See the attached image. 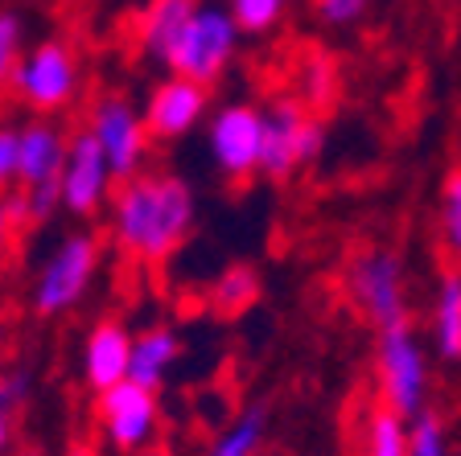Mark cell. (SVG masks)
Listing matches in <instances>:
<instances>
[{"label": "cell", "instance_id": "obj_1", "mask_svg": "<svg viewBox=\"0 0 461 456\" xmlns=\"http://www.w3.org/2000/svg\"><path fill=\"white\" fill-rule=\"evenodd\" d=\"M198 222V198L177 173L144 169L115 185L107 206V238L132 264H165L182 251Z\"/></svg>", "mask_w": 461, "mask_h": 456}, {"label": "cell", "instance_id": "obj_2", "mask_svg": "<svg viewBox=\"0 0 461 456\" xmlns=\"http://www.w3.org/2000/svg\"><path fill=\"white\" fill-rule=\"evenodd\" d=\"M99 259H104V243L95 230H67L33 272V288H29L33 313L62 317L78 308L99 276Z\"/></svg>", "mask_w": 461, "mask_h": 456}, {"label": "cell", "instance_id": "obj_3", "mask_svg": "<svg viewBox=\"0 0 461 456\" xmlns=\"http://www.w3.org/2000/svg\"><path fill=\"white\" fill-rule=\"evenodd\" d=\"M375 387H379V407L403 416L408 424L429 411V353H424L420 333L408 321L379 329V342H375Z\"/></svg>", "mask_w": 461, "mask_h": 456}, {"label": "cell", "instance_id": "obj_4", "mask_svg": "<svg viewBox=\"0 0 461 456\" xmlns=\"http://www.w3.org/2000/svg\"><path fill=\"white\" fill-rule=\"evenodd\" d=\"M83 86V70H78V54L70 41L62 38H41L25 49L17 75H13V95L38 120H54V115L70 112Z\"/></svg>", "mask_w": 461, "mask_h": 456}, {"label": "cell", "instance_id": "obj_5", "mask_svg": "<svg viewBox=\"0 0 461 456\" xmlns=\"http://www.w3.org/2000/svg\"><path fill=\"white\" fill-rule=\"evenodd\" d=\"M240 41H243V29L240 21L230 17L227 0L222 4L219 0H198V9H194L185 33L177 38V46H173L165 70L214 86L230 70V62L240 54Z\"/></svg>", "mask_w": 461, "mask_h": 456}, {"label": "cell", "instance_id": "obj_6", "mask_svg": "<svg viewBox=\"0 0 461 456\" xmlns=\"http://www.w3.org/2000/svg\"><path fill=\"white\" fill-rule=\"evenodd\" d=\"M346 292L358 313L375 329H392L408 321V288H403V259L387 247H366L346 267Z\"/></svg>", "mask_w": 461, "mask_h": 456}, {"label": "cell", "instance_id": "obj_7", "mask_svg": "<svg viewBox=\"0 0 461 456\" xmlns=\"http://www.w3.org/2000/svg\"><path fill=\"white\" fill-rule=\"evenodd\" d=\"M326 144L321 120L305 112L297 99H276L264 107V161L259 173L272 181H288L301 165H313Z\"/></svg>", "mask_w": 461, "mask_h": 456}, {"label": "cell", "instance_id": "obj_8", "mask_svg": "<svg viewBox=\"0 0 461 456\" xmlns=\"http://www.w3.org/2000/svg\"><path fill=\"white\" fill-rule=\"evenodd\" d=\"M206 152L214 169L227 181H251L259 177L264 161V107L256 103H222L206 120Z\"/></svg>", "mask_w": 461, "mask_h": 456}, {"label": "cell", "instance_id": "obj_9", "mask_svg": "<svg viewBox=\"0 0 461 456\" xmlns=\"http://www.w3.org/2000/svg\"><path fill=\"white\" fill-rule=\"evenodd\" d=\"M86 132L95 136V144L104 148L107 165L120 181L144 173V161H149V124H144V112L120 91H107L91 103L86 112Z\"/></svg>", "mask_w": 461, "mask_h": 456}, {"label": "cell", "instance_id": "obj_10", "mask_svg": "<svg viewBox=\"0 0 461 456\" xmlns=\"http://www.w3.org/2000/svg\"><path fill=\"white\" fill-rule=\"evenodd\" d=\"M95 424L112 452L136 456L144 448H153L157 432H161V399H157V390L128 379L95 395Z\"/></svg>", "mask_w": 461, "mask_h": 456}, {"label": "cell", "instance_id": "obj_11", "mask_svg": "<svg viewBox=\"0 0 461 456\" xmlns=\"http://www.w3.org/2000/svg\"><path fill=\"white\" fill-rule=\"evenodd\" d=\"M115 185H120V177L112 173L104 148L86 132V124L70 132L67 165H62V210L75 219H95L99 210L112 206Z\"/></svg>", "mask_w": 461, "mask_h": 456}, {"label": "cell", "instance_id": "obj_12", "mask_svg": "<svg viewBox=\"0 0 461 456\" xmlns=\"http://www.w3.org/2000/svg\"><path fill=\"white\" fill-rule=\"evenodd\" d=\"M144 124L153 140H185L211 120V86L182 75H165L144 99Z\"/></svg>", "mask_w": 461, "mask_h": 456}, {"label": "cell", "instance_id": "obj_13", "mask_svg": "<svg viewBox=\"0 0 461 456\" xmlns=\"http://www.w3.org/2000/svg\"><path fill=\"white\" fill-rule=\"evenodd\" d=\"M128 366H132V333L124 321H95L83 337L78 350V374L91 395L128 382Z\"/></svg>", "mask_w": 461, "mask_h": 456}, {"label": "cell", "instance_id": "obj_14", "mask_svg": "<svg viewBox=\"0 0 461 456\" xmlns=\"http://www.w3.org/2000/svg\"><path fill=\"white\" fill-rule=\"evenodd\" d=\"M70 136L54 120H29L21 124V177L17 190H41V185H62V165H67Z\"/></svg>", "mask_w": 461, "mask_h": 456}, {"label": "cell", "instance_id": "obj_15", "mask_svg": "<svg viewBox=\"0 0 461 456\" xmlns=\"http://www.w3.org/2000/svg\"><path fill=\"white\" fill-rule=\"evenodd\" d=\"M177 362H182V337H177L173 325L153 321L132 333V366H128L132 382H140L149 390H161L169 382V374L177 371Z\"/></svg>", "mask_w": 461, "mask_h": 456}, {"label": "cell", "instance_id": "obj_16", "mask_svg": "<svg viewBox=\"0 0 461 456\" xmlns=\"http://www.w3.org/2000/svg\"><path fill=\"white\" fill-rule=\"evenodd\" d=\"M194 9H198V0H149L140 21H136V46H140V54L149 62H157V67H165L177 38L190 25Z\"/></svg>", "mask_w": 461, "mask_h": 456}, {"label": "cell", "instance_id": "obj_17", "mask_svg": "<svg viewBox=\"0 0 461 456\" xmlns=\"http://www.w3.org/2000/svg\"><path fill=\"white\" fill-rule=\"evenodd\" d=\"M429 337L441 358L461 362V272H445L437 292H432Z\"/></svg>", "mask_w": 461, "mask_h": 456}, {"label": "cell", "instance_id": "obj_18", "mask_svg": "<svg viewBox=\"0 0 461 456\" xmlns=\"http://www.w3.org/2000/svg\"><path fill=\"white\" fill-rule=\"evenodd\" d=\"M259 296V272L251 264H230L227 272H219L206 292L214 317H240L243 308H251Z\"/></svg>", "mask_w": 461, "mask_h": 456}, {"label": "cell", "instance_id": "obj_19", "mask_svg": "<svg viewBox=\"0 0 461 456\" xmlns=\"http://www.w3.org/2000/svg\"><path fill=\"white\" fill-rule=\"evenodd\" d=\"M264 432H268V411L248 407L211 440L206 456H256L259 444H264Z\"/></svg>", "mask_w": 461, "mask_h": 456}, {"label": "cell", "instance_id": "obj_20", "mask_svg": "<svg viewBox=\"0 0 461 456\" xmlns=\"http://www.w3.org/2000/svg\"><path fill=\"white\" fill-rule=\"evenodd\" d=\"M363 456H408V419L379 407L366 419Z\"/></svg>", "mask_w": 461, "mask_h": 456}, {"label": "cell", "instance_id": "obj_21", "mask_svg": "<svg viewBox=\"0 0 461 456\" xmlns=\"http://www.w3.org/2000/svg\"><path fill=\"white\" fill-rule=\"evenodd\" d=\"M227 9L248 38H264L285 21L288 0H227Z\"/></svg>", "mask_w": 461, "mask_h": 456}, {"label": "cell", "instance_id": "obj_22", "mask_svg": "<svg viewBox=\"0 0 461 456\" xmlns=\"http://www.w3.org/2000/svg\"><path fill=\"white\" fill-rule=\"evenodd\" d=\"M25 21L21 13L0 9V91L13 86V75H17L21 58H25Z\"/></svg>", "mask_w": 461, "mask_h": 456}, {"label": "cell", "instance_id": "obj_23", "mask_svg": "<svg viewBox=\"0 0 461 456\" xmlns=\"http://www.w3.org/2000/svg\"><path fill=\"white\" fill-rule=\"evenodd\" d=\"M408 456H453L449 428H445L441 416L424 411V416H416L408 424Z\"/></svg>", "mask_w": 461, "mask_h": 456}, {"label": "cell", "instance_id": "obj_24", "mask_svg": "<svg viewBox=\"0 0 461 456\" xmlns=\"http://www.w3.org/2000/svg\"><path fill=\"white\" fill-rule=\"evenodd\" d=\"M441 243L453 259H461V165L441 185Z\"/></svg>", "mask_w": 461, "mask_h": 456}, {"label": "cell", "instance_id": "obj_25", "mask_svg": "<svg viewBox=\"0 0 461 456\" xmlns=\"http://www.w3.org/2000/svg\"><path fill=\"white\" fill-rule=\"evenodd\" d=\"M309 9H313L317 25L326 29H350L366 17L371 9V0H309Z\"/></svg>", "mask_w": 461, "mask_h": 456}, {"label": "cell", "instance_id": "obj_26", "mask_svg": "<svg viewBox=\"0 0 461 456\" xmlns=\"http://www.w3.org/2000/svg\"><path fill=\"white\" fill-rule=\"evenodd\" d=\"M21 177V124L0 120V193H13Z\"/></svg>", "mask_w": 461, "mask_h": 456}, {"label": "cell", "instance_id": "obj_27", "mask_svg": "<svg viewBox=\"0 0 461 456\" xmlns=\"http://www.w3.org/2000/svg\"><path fill=\"white\" fill-rule=\"evenodd\" d=\"M29 201H25V193L21 190H13V193H0V255L13 247V238H17V230H25L29 227Z\"/></svg>", "mask_w": 461, "mask_h": 456}, {"label": "cell", "instance_id": "obj_28", "mask_svg": "<svg viewBox=\"0 0 461 456\" xmlns=\"http://www.w3.org/2000/svg\"><path fill=\"white\" fill-rule=\"evenodd\" d=\"M13 440H17V407L0 399V456L13 448Z\"/></svg>", "mask_w": 461, "mask_h": 456}, {"label": "cell", "instance_id": "obj_29", "mask_svg": "<svg viewBox=\"0 0 461 456\" xmlns=\"http://www.w3.org/2000/svg\"><path fill=\"white\" fill-rule=\"evenodd\" d=\"M62 456H95V452H86V448H67Z\"/></svg>", "mask_w": 461, "mask_h": 456}, {"label": "cell", "instance_id": "obj_30", "mask_svg": "<svg viewBox=\"0 0 461 456\" xmlns=\"http://www.w3.org/2000/svg\"><path fill=\"white\" fill-rule=\"evenodd\" d=\"M29 456H38V452H29Z\"/></svg>", "mask_w": 461, "mask_h": 456}]
</instances>
